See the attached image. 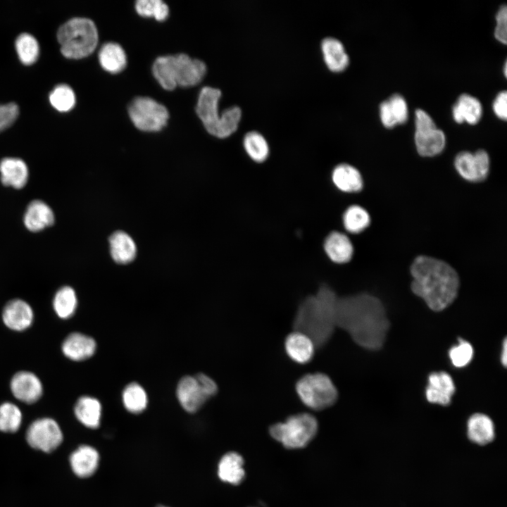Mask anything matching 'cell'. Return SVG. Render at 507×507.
<instances>
[{"label": "cell", "instance_id": "1", "mask_svg": "<svg viewBox=\"0 0 507 507\" xmlns=\"http://www.w3.org/2000/svg\"><path fill=\"white\" fill-rule=\"evenodd\" d=\"M337 327L348 332L360 346L377 350L385 341L389 321L377 298L361 294L338 298Z\"/></svg>", "mask_w": 507, "mask_h": 507}, {"label": "cell", "instance_id": "2", "mask_svg": "<svg viewBox=\"0 0 507 507\" xmlns=\"http://www.w3.org/2000/svg\"><path fill=\"white\" fill-rule=\"evenodd\" d=\"M412 291L433 311H439L456 299L459 279L455 270L437 258L420 256L412 263Z\"/></svg>", "mask_w": 507, "mask_h": 507}, {"label": "cell", "instance_id": "3", "mask_svg": "<svg viewBox=\"0 0 507 507\" xmlns=\"http://www.w3.org/2000/svg\"><path fill=\"white\" fill-rule=\"evenodd\" d=\"M338 297L327 286H322L315 295L304 299L293 320V330L307 335L316 349L325 346L337 327Z\"/></svg>", "mask_w": 507, "mask_h": 507}, {"label": "cell", "instance_id": "4", "mask_svg": "<svg viewBox=\"0 0 507 507\" xmlns=\"http://www.w3.org/2000/svg\"><path fill=\"white\" fill-rule=\"evenodd\" d=\"M152 73L163 89L173 90L201 82L206 73V65L201 60L178 54L158 57L153 63Z\"/></svg>", "mask_w": 507, "mask_h": 507}, {"label": "cell", "instance_id": "5", "mask_svg": "<svg viewBox=\"0 0 507 507\" xmlns=\"http://www.w3.org/2000/svg\"><path fill=\"white\" fill-rule=\"evenodd\" d=\"M221 96L220 89L203 87L199 94L196 112L206 130L218 138H225L233 134L238 127L242 111L238 106H231L218 113V101Z\"/></svg>", "mask_w": 507, "mask_h": 507}, {"label": "cell", "instance_id": "6", "mask_svg": "<svg viewBox=\"0 0 507 507\" xmlns=\"http://www.w3.org/2000/svg\"><path fill=\"white\" fill-rule=\"evenodd\" d=\"M61 53L68 58H80L92 54L98 43V32L94 23L87 18H73L58 30Z\"/></svg>", "mask_w": 507, "mask_h": 507}, {"label": "cell", "instance_id": "7", "mask_svg": "<svg viewBox=\"0 0 507 507\" xmlns=\"http://www.w3.org/2000/svg\"><path fill=\"white\" fill-rule=\"evenodd\" d=\"M295 390L300 401L308 408L320 411L333 406L338 391L331 378L323 373H308L296 382Z\"/></svg>", "mask_w": 507, "mask_h": 507}, {"label": "cell", "instance_id": "8", "mask_svg": "<svg viewBox=\"0 0 507 507\" xmlns=\"http://www.w3.org/2000/svg\"><path fill=\"white\" fill-rule=\"evenodd\" d=\"M318 428L316 418L308 413L292 415L284 422L270 427V436L287 449L306 446L315 436Z\"/></svg>", "mask_w": 507, "mask_h": 507}, {"label": "cell", "instance_id": "9", "mask_svg": "<svg viewBox=\"0 0 507 507\" xmlns=\"http://www.w3.org/2000/svg\"><path fill=\"white\" fill-rule=\"evenodd\" d=\"M128 114L134 125L144 132H158L166 125L169 118L167 108L154 99L137 96L131 101Z\"/></svg>", "mask_w": 507, "mask_h": 507}, {"label": "cell", "instance_id": "10", "mask_svg": "<svg viewBox=\"0 0 507 507\" xmlns=\"http://www.w3.org/2000/svg\"><path fill=\"white\" fill-rule=\"evenodd\" d=\"M26 440L33 449L50 453L63 441V433L58 423L49 418L32 422L26 432Z\"/></svg>", "mask_w": 507, "mask_h": 507}, {"label": "cell", "instance_id": "11", "mask_svg": "<svg viewBox=\"0 0 507 507\" xmlns=\"http://www.w3.org/2000/svg\"><path fill=\"white\" fill-rule=\"evenodd\" d=\"M455 167L464 179L471 182L484 180L489 170V158L484 150L475 153L460 152L455 158Z\"/></svg>", "mask_w": 507, "mask_h": 507}, {"label": "cell", "instance_id": "12", "mask_svg": "<svg viewBox=\"0 0 507 507\" xmlns=\"http://www.w3.org/2000/svg\"><path fill=\"white\" fill-rule=\"evenodd\" d=\"M11 390L19 401L33 403L42 394V384L37 376L29 371L16 373L11 381Z\"/></svg>", "mask_w": 507, "mask_h": 507}, {"label": "cell", "instance_id": "13", "mask_svg": "<svg viewBox=\"0 0 507 507\" xmlns=\"http://www.w3.org/2000/svg\"><path fill=\"white\" fill-rule=\"evenodd\" d=\"M176 393L180 405L189 413L197 411L208 399L194 376L183 377L178 382Z\"/></svg>", "mask_w": 507, "mask_h": 507}, {"label": "cell", "instance_id": "14", "mask_svg": "<svg viewBox=\"0 0 507 507\" xmlns=\"http://www.w3.org/2000/svg\"><path fill=\"white\" fill-rule=\"evenodd\" d=\"M284 347L287 356L300 365L309 363L316 350L313 342L307 335L294 330L286 337Z\"/></svg>", "mask_w": 507, "mask_h": 507}, {"label": "cell", "instance_id": "15", "mask_svg": "<svg viewBox=\"0 0 507 507\" xmlns=\"http://www.w3.org/2000/svg\"><path fill=\"white\" fill-rule=\"evenodd\" d=\"M34 318L31 306L25 301L15 299L8 302L2 312L4 324L10 329L22 331L28 328Z\"/></svg>", "mask_w": 507, "mask_h": 507}, {"label": "cell", "instance_id": "16", "mask_svg": "<svg viewBox=\"0 0 507 507\" xmlns=\"http://www.w3.org/2000/svg\"><path fill=\"white\" fill-rule=\"evenodd\" d=\"M455 392L451 377L445 372L433 373L428 378L426 397L428 401L446 406Z\"/></svg>", "mask_w": 507, "mask_h": 507}, {"label": "cell", "instance_id": "17", "mask_svg": "<svg viewBox=\"0 0 507 507\" xmlns=\"http://www.w3.org/2000/svg\"><path fill=\"white\" fill-rule=\"evenodd\" d=\"M0 174L4 185L17 189L23 188L29 178L27 164L15 157H6L0 161Z\"/></svg>", "mask_w": 507, "mask_h": 507}, {"label": "cell", "instance_id": "18", "mask_svg": "<svg viewBox=\"0 0 507 507\" xmlns=\"http://www.w3.org/2000/svg\"><path fill=\"white\" fill-rule=\"evenodd\" d=\"M96 349L95 340L80 332L70 334L62 344L63 354L70 360L80 361L94 355Z\"/></svg>", "mask_w": 507, "mask_h": 507}, {"label": "cell", "instance_id": "19", "mask_svg": "<svg viewBox=\"0 0 507 507\" xmlns=\"http://www.w3.org/2000/svg\"><path fill=\"white\" fill-rule=\"evenodd\" d=\"M55 217L51 208L42 200L31 201L25 212L24 225L31 232H39L52 225Z\"/></svg>", "mask_w": 507, "mask_h": 507}, {"label": "cell", "instance_id": "20", "mask_svg": "<svg viewBox=\"0 0 507 507\" xmlns=\"http://www.w3.org/2000/svg\"><path fill=\"white\" fill-rule=\"evenodd\" d=\"M380 118L382 125L392 128L404 123L408 119V111L405 99L395 94L380 105Z\"/></svg>", "mask_w": 507, "mask_h": 507}, {"label": "cell", "instance_id": "21", "mask_svg": "<svg viewBox=\"0 0 507 507\" xmlns=\"http://www.w3.org/2000/svg\"><path fill=\"white\" fill-rule=\"evenodd\" d=\"M99 455L91 446L82 445L70 456V464L73 472L79 477L92 476L98 467Z\"/></svg>", "mask_w": 507, "mask_h": 507}, {"label": "cell", "instance_id": "22", "mask_svg": "<svg viewBox=\"0 0 507 507\" xmlns=\"http://www.w3.org/2000/svg\"><path fill=\"white\" fill-rule=\"evenodd\" d=\"M414 139L417 151L423 156L439 154L443 151L446 144L445 134L437 127L415 131Z\"/></svg>", "mask_w": 507, "mask_h": 507}, {"label": "cell", "instance_id": "23", "mask_svg": "<svg viewBox=\"0 0 507 507\" xmlns=\"http://www.w3.org/2000/svg\"><path fill=\"white\" fill-rule=\"evenodd\" d=\"M482 114L480 101L468 94H461L452 108L453 118L458 123L475 125L480 121Z\"/></svg>", "mask_w": 507, "mask_h": 507}, {"label": "cell", "instance_id": "24", "mask_svg": "<svg viewBox=\"0 0 507 507\" xmlns=\"http://www.w3.org/2000/svg\"><path fill=\"white\" fill-rule=\"evenodd\" d=\"M325 63L332 72L344 70L349 64V58L343 44L334 37H326L321 42Z\"/></svg>", "mask_w": 507, "mask_h": 507}, {"label": "cell", "instance_id": "25", "mask_svg": "<svg viewBox=\"0 0 507 507\" xmlns=\"http://www.w3.org/2000/svg\"><path fill=\"white\" fill-rule=\"evenodd\" d=\"M109 244L111 255L116 263L127 264L134 259L137 254L135 243L125 232L113 233L109 238Z\"/></svg>", "mask_w": 507, "mask_h": 507}, {"label": "cell", "instance_id": "26", "mask_svg": "<svg viewBox=\"0 0 507 507\" xmlns=\"http://www.w3.org/2000/svg\"><path fill=\"white\" fill-rule=\"evenodd\" d=\"M244 460L239 454L229 452L220 459L218 467L219 478L227 483L239 484L244 479Z\"/></svg>", "mask_w": 507, "mask_h": 507}, {"label": "cell", "instance_id": "27", "mask_svg": "<svg viewBox=\"0 0 507 507\" xmlns=\"http://www.w3.org/2000/svg\"><path fill=\"white\" fill-rule=\"evenodd\" d=\"M495 431L492 420L482 413L472 415L468 421V436L474 443L485 445L494 438Z\"/></svg>", "mask_w": 507, "mask_h": 507}, {"label": "cell", "instance_id": "28", "mask_svg": "<svg viewBox=\"0 0 507 507\" xmlns=\"http://www.w3.org/2000/svg\"><path fill=\"white\" fill-rule=\"evenodd\" d=\"M74 411L77 420L87 427L95 429L99 426L101 405L96 398L81 396L77 401Z\"/></svg>", "mask_w": 507, "mask_h": 507}, {"label": "cell", "instance_id": "29", "mask_svg": "<svg viewBox=\"0 0 507 507\" xmlns=\"http://www.w3.org/2000/svg\"><path fill=\"white\" fill-rule=\"evenodd\" d=\"M324 247L329 258L337 263L349 261L353 252L349 239L339 232H333L327 236Z\"/></svg>", "mask_w": 507, "mask_h": 507}, {"label": "cell", "instance_id": "30", "mask_svg": "<svg viewBox=\"0 0 507 507\" xmlns=\"http://www.w3.org/2000/svg\"><path fill=\"white\" fill-rule=\"evenodd\" d=\"M99 61L103 69L113 74L123 71L127 64L124 49L115 42H108L101 46L99 51Z\"/></svg>", "mask_w": 507, "mask_h": 507}, {"label": "cell", "instance_id": "31", "mask_svg": "<svg viewBox=\"0 0 507 507\" xmlns=\"http://www.w3.org/2000/svg\"><path fill=\"white\" fill-rule=\"evenodd\" d=\"M332 180L336 187L345 192H356L363 187L359 171L346 163L338 165L332 172Z\"/></svg>", "mask_w": 507, "mask_h": 507}, {"label": "cell", "instance_id": "32", "mask_svg": "<svg viewBox=\"0 0 507 507\" xmlns=\"http://www.w3.org/2000/svg\"><path fill=\"white\" fill-rule=\"evenodd\" d=\"M77 300L75 290L68 286L60 288L54 297L53 306L58 317L67 319L76 309Z\"/></svg>", "mask_w": 507, "mask_h": 507}, {"label": "cell", "instance_id": "33", "mask_svg": "<svg viewBox=\"0 0 507 507\" xmlns=\"http://www.w3.org/2000/svg\"><path fill=\"white\" fill-rule=\"evenodd\" d=\"M123 402L127 411L139 413L145 410L148 403L147 394L137 382L127 384L123 392Z\"/></svg>", "mask_w": 507, "mask_h": 507}, {"label": "cell", "instance_id": "34", "mask_svg": "<svg viewBox=\"0 0 507 507\" xmlns=\"http://www.w3.org/2000/svg\"><path fill=\"white\" fill-rule=\"evenodd\" d=\"M244 147L249 157L256 162H263L268 156L269 146L265 137L256 131L246 133L243 139Z\"/></svg>", "mask_w": 507, "mask_h": 507}, {"label": "cell", "instance_id": "35", "mask_svg": "<svg viewBox=\"0 0 507 507\" xmlns=\"http://www.w3.org/2000/svg\"><path fill=\"white\" fill-rule=\"evenodd\" d=\"M15 48L20 61L25 64L34 63L39 53L37 39L30 33L20 34L15 39Z\"/></svg>", "mask_w": 507, "mask_h": 507}, {"label": "cell", "instance_id": "36", "mask_svg": "<svg viewBox=\"0 0 507 507\" xmlns=\"http://www.w3.org/2000/svg\"><path fill=\"white\" fill-rule=\"evenodd\" d=\"M344 225L346 230L352 233L363 231L370 224L368 213L356 205L349 207L344 214Z\"/></svg>", "mask_w": 507, "mask_h": 507}, {"label": "cell", "instance_id": "37", "mask_svg": "<svg viewBox=\"0 0 507 507\" xmlns=\"http://www.w3.org/2000/svg\"><path fill=\"white\" fill-rule=\"evenodd\" d=\"M22 413L19 408L10 402L0 405V431L15 432L20 427Z\"/></svg>", "mask_w": 507, "mask_h": 507}, {"label": "cell", "instance_id": "38", "mask_svg": "<svg viewBox=\"0 0 507 507\" xmlns=\"http://www.w3.org/2000/svg\"><path fill=\"white\" fill-rule=\"evenodd\" d=\"M51 105L60 111L71 109L75 104V95L73 89L66 84H58L49 94Z\"/></svg>", "mask_w": 507, "mask_h": 507}, {"label": "cell", "instance_id": "39", "mask_svg": "<svg viewBox=\"0 0 507 507\" xmlns=\"http://www.w3.org/2000/svg\"><path fill=\"white\" fill-rule=\"evenodd\" d=\"M135 9L139 15L153 17L158 21L165 20L169 15L168 5L161 0H138Z\"/></svg>", "mask_w": 507, "mask_h": 507}, {"label": "cell", "instance_id": "40", "mask_svg": "<svg viewBox=\"0 0 507 507\" xmlns=\"http://www.w3.org/2000/svg\"><path fill=\"white\" fill-rule=\"evenodd\" d=\"M473 356V349L470 344L460 340L459 343L449 351V357L453 365L458 368L468 365Z\"/></svg>", "mask_w": 507, "mask_h": 507}, {"label": "cell", "instance_id": "41", "mask_svg": "<svg viewBox=\"0 0 507 507\" xmlns=\"http://www.w3.org/2000/svg\"><path fill=\"white\" fill-rule=\"evenodd\" d=\"M19 112L15 103L0 104V131L11 125L16 119Z\"/></svg>", "mask_w": 507, "mask_h": 507}, {"label": "cell", "instance_id": "42", "mask_svg": "<svg viewBox=\"0 0 507 507\" xmlns=\"http://www.w3.org/2000/svg\"><path fill=\"white\" fill-rule=\"evenodd\" d=\"M496 25L494 37L500 42L506 44L507 42V9L506 6H501L496 15Z\"/></svg>", "mask_w": 507, "mask_h": 507}, {"label": "cell", "instance_id": "43", "mask_svg": "<svg viewBox=\"0 0 507 507\" xmlns=\"http://www.w3.org/2000/svg\"><path fill=\"white\" fill-rule=\"evenodd\" d=\"M194 377L208 399L217 394L218 386L212 378L204 373H198Z\"/></svg>", "mask_w": 507, "mask_h": 507}, {"label": "cell", "instance_id": "44", "mask_svg": "<svg viewBox=\"0 0 507 507\" xmlns=\"http://www.w3.org/2000/svg\"><path fill=\"white\" fill-rule=\"evenodd\" d=\"M415 131L434 128L437 127L432 117L424 110L418 109L415 113Z\"/></svg>", "mask_w": 507, "mask_h": 507}, {"label": "cell", "instance_id": "45", "mask_svg": "<svg viewBox=\"0 0 507 507\" xmlns=\"http://www.w3.org/2000/svg\"><path fill=\"white\" fill-rule=\"evenodd\" d=\"M493 111L495 115L501 120H506L507 118V94L506 91L499 92L494 102Z\"/></svg>", "mask_w": 507, "mask_h": 507}, {"label": "cell", "instance_id": "46", "mask_svg": "<svg viewBox=\"0 0 507 507\" xmlns=\"http://www.w3.org/2000/svg\"><path fill=\"white\" fill-rule=\"evenodd\" d=\"M501 360L503 366H506L507 363V343L506 339L503 341V343Z\"/></svg>", "mask_w": 507, "mask_h": 507}, {"label": "cell", "instance_id": "47", "mask_svg": "<svg viewBox=\"0 0 507 507\" xmlns=\"http://www.w3.org/2000/svg\"><path fill=\"white\" fill-rule=\"evenodd\" d=\"M503 68H503V69H504V75L506 76V68H506V63L504 64V67H503Z\"/></svg>", "mask_w": 507, "mask_h": 507}, {"label": "cell", "instance_id": "48", "mask_svg": "<svg viewBox=\"0 0 507 507\" xmlns=\"http://www.w3.org/2000/svg\"><path fill=\"white\" fill-rule=\"evenodd\" d=\"M157 507H168V506H163V505H158Z\"/></svg>", "mask_w": 507, "mask_h": 507}]
</instances>
